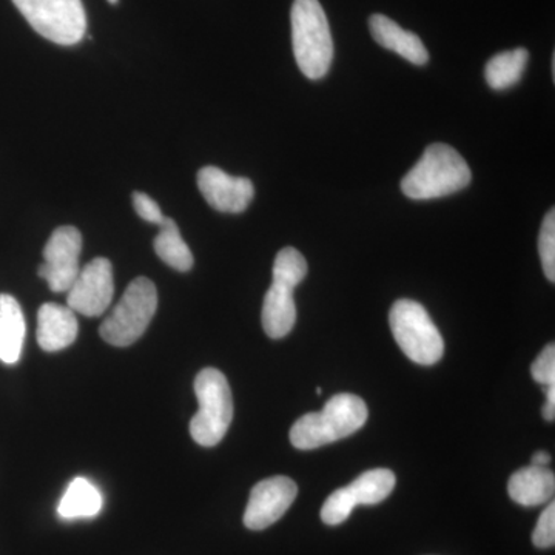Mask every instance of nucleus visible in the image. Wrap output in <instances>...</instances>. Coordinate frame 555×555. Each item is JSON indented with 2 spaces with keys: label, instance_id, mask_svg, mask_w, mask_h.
<instances>
[{
  "label": "nucleus",
  "instance_id": "nucleus-1",
  "mask_svg": "<svg viewBox=\"0 0 555 555\" xmlns=\"http://www.w3.org/2000/svg\"><path fill=\"white\" fill-rule=\"evenodd\" d=\"M366 422V403L352 393H338L323 411L297 420L291 429V441L295 448L310 451L353 436Z\"/></svg>",
  "mask_w": 555,
  "mask_h": 555
},
{
  "label": "nucleus",
  "instance_id": "nucleus-2",
  "mask_svg": "<svg viewBox=\"0 0 555 555\" xmlns=\"http://www.w3.org/2000/svg\"><path fill=\"white\" fill-rule=\"evenodd\" d=\"M470 179L473 173L469 166L455 149L447 144H433L403 178L401 190L411 199H437L466 189Z\"/></svg>",
  "mask_w": 555,
  "mask_h": 555
},
{
  "label": "nucleus",
  "instance_id": "nucleus-3",
  "mask_svg": "<svg viewBox=\"0 0 555 555\" xmlns=\"http://www.w3.org/2000/svg\"><path fill=\"white\" fill-rule=\"evenodd\" d=\"M295 60L306 78L327 75L334 60V40L326 13L318 0H295L291 13Z\"/></svg>",
  "mask_w": 555,
  "mask_h": 555
},
{
  "label": "nucleus",
  "instance_id": "nucleus-4",
  "mask_svg": "<svg viewBox=\"0 0 555 555\" xmlns=\"http://www.w3.org/2000/svg\"><path fill=\"white\" fill-rule=\"evenodd\" d=\"M308 275L306 258L294 247H286L276 255L273 280L264 305L262 327L270 338L280 339L291 334L297 321L294 288Z\"/></svg>",
  "mask_w": 555,
  "mask_h": 555
},
{
  "label": "nucleus",
  "instance_id": "nucleus-5",
  "mask_svg": "<svg viewBox=\"0 0 555 555\" xmlns=\"http://www.w3.org/2000/svg\"><path fill=\"white\" fill-rule=\"evenodd\" d=\"M199 409L190 422L193 440L204 448L221 443L233 418V398L228 378L214 367L203 369L195 379Z\"/></svg>",
  "mask_w": 555,
  "mask_h": 555
},
{
  "label": "nucleus",
  "instance_id": "nucleus-6",
  "mask_svg": "<svg viewBox=\"0 0 555 555\" xmlns=\"http://www.w3.org/2000/svg\"><path fill=\"white\" fill-rule=\"evenodd\" d=\"M158 309V292L149 278H137L124 292L122 298L100 327V335L108 345L127 347L137 343L147 331Z\"/></svg>",
  "mask_w": 555,
  "mask_h": 555
},
{
  "label": "nucleus",
  "instance_id": "nucleus-7",
  "mask_svg": "<svg viewBox=\"0 0 555 555\" xmlns=\"http://www.w3.org/2000/svg\"><path fill=\"white\" fill-rule=\"evenodd\" d=\"M390 328L397 345L409 360L433 366L444 353V341L433 318L420 302L398 299L389 313Z\"/></svg>",
  "mask_w": 555,
  "mask_h": 555
},
{
  "label": "nucleus",
  "instance_id": "nucleus-8",
  "mask_svg": "<svg viewBox=\"0 0 555 555\" xmlns=\"http://www.w3.org/2000/svg\"><path fill=\"white\" fill-rule=\"evenodd\" d=\"M33 30L57 46H76L87 33L82 0H13Z\"/></svg>",
  "mask_w": 555,
  "mask_h": 555
},
{
  "label": "nucleus",
  "instance_id": "nucleus-9",
  "mask_svg": "<svg viewBox=\"0 0 555 555\" xmlns=\"http://www.w3.org/2000/svg\"><path fill=\"white\" fill-rule=\"evenodd\" d=\"M396 474L389 469H371L361 474L346 488L327 496L321 507V520L328 526L345 524L358 505H378L396 488Z\"/></svg>",
  "mask_w": 555,
  "mask_h": 555
},
{
  "label": "nucleus",
  "instance_id": "nucleus-10",
  "mask_svg": "<svg viewBox=\"0 0 555 555\" xmlns=\"http://www.w3.org/2000/svg\"><path fill=\"white\" fill-rule=\"evenodd\" d=\"M82 250V235L76 228L64 225L51 233L43 248V264L38 275L49 283L50 291L67 294L79 275V257Z\"/></svg>",
  "mask_w": 555,
  "mask_h": 555
},
{
  "label": "nucleus",
  "instance_id": "nucleus-11",
  "mask_svg": "<svg viewBox=\"0 0 555 555\" xmlns=\"http://www.w3.org/2000/svg\"><path fill=\"white\" fill-rule=\"evenodd\" d=\"M115 295L113 266L107 258H94L79 270L67 292V306L83 317H101L109 308Z\"/></svg>",
  "mask_w": 555,
  "mask_h": 555
},
{
  "label": "nucleus",
  "instance_id": "nucleus-12",
  "mask_svg": "<svg viewBox=\"0 0 555 555\" xmlns=\"http://www.w3.org/2000/svg\"><path fill=\"white\" fill-rule=\"evenodd\" d=\"M298 495V486L292 478L278 476L259 481L250 492L244 525L251 531H262L276 524Z\"/></svg>",
  "mask_w": 555,
  "mask_h": 555
},
{
  "label": "nucleus",
  "instance_id": "nucleus-13",
  "mask_svg": "<svg viewBox=\"0 0 555 555\" xmlns=\"http://www.w3.org/2000/svg\"><path fill=\"white\" fill-rule=\"evenodd\" d=\"M198 189L208 206L222 214H243L255 196L250 179L232 177L214 166L198 171Z\"/></svg>",
  "mask_w": 555,
  "mask_h": 555
},
{
  "label": "nucleus",
  "instance_id": "nucleus-14",
  "mask_svg": "<svg viewBox=\"0 0 555 555\" xmlns=\"http://www.w3.org/2000/svg\"><path fill=\"white\" fill-rule=\"evenodd\" d=\"M79 323L68 306L46 302L38 312V343L46 352L67 349L76 341Z\"/></svg>",
  "mask_w": 555,
  "mask_h": 555
},
{
  "label": "nucleus",
  "instance_id": "nucleus-15",
  "mask_svg": "<svg viewBox=\"0 0 555 555\" xmlns=\"http://www.w3.org/2000/svg\"><path fill=\"white\" fill-rule=\"evenodd\" d=\"M372 38L383 49L393 51L414 65H425L429 61L425 43L415 35L401 28L396 21L383 14H374L369 20Z\"/></svg>",
  "mask_w": 555,
  "mask_h": 555
},
{
  "label": "nucleus",
  "instance_id": "nucleus-16",
  "mask_svg": "<svg viewBox=\"0 0 555 555\" xmlns=\"http://www.w3.org/2000/svg\"><path fill=\"white\" fill-rule=\"evenodd\" d=\"M555 491L553 470L542 466L521 467L513 474L507 485L511 499L521 506H539L550 503Z\"/></svg>",
  "mask_w": 555,
  "mask_h": 555
},
{
  "label": "nucleus",
  "instance_id": "nucleus-17",
  "mask_svg": "<svg viewBox=\"0 0 555 555\" xmlns=\"http://www.w3.org/2000/svg\"><path fill=\"white\" fill-rule=\"evenodd\" d=\"M25 334L27 326L20 302L11 295H0V361L5 364L20 361Z\"/></svg>",
  "mask_w": 555,
  "mask_h": 555
},
{
  "label": "nucleus",
  "instance_id": "nucleus-18",
  "mask_svg": "<svg viewBox=\"0 0 555 555\" xmlns=\"http://www.w3.org/2000/svg\"><path fill=\"white\" fill-rule=\"evenodd\" d=\"M102 509V494L87 478L78 477L68 485L57 513L65 520L96 517Z\"/></svg>",
  "mask_w": 555,
  "mask_h": 555
},
{
  "label": "nucleus",
  "instance_id": "nucleus-19",
  "mask_svg": "<svg viewBox=\"0 0 555 555\" xmlns=\"http://www.w3.org/2000/svg\"><path fill=\"white\" fill-rule=\"evenodd\" d=\"M528 60L529 53L525 49L503 51V53L495 54L486 64V82L492 90L511 89V87L520 82Z\"/></svg>",
  "mask_w": 555,
  "mask_h": 555
},
{
  "label": "nucleus",
  "instance_id": "nucleus-20",
  "mask_svg": "<svg viewBox=\"0 0 555 555\" xmlns=\"http://www.w3.org/2000/svg\"><path fill=\"white\" fill-rule=\"evenodd\" d=\"M153 246H155L156 255L171 269L178 270V272H189L193 268L192 250L182 240L181 232L173 219L164 218Z\"/></svg>",
  "mask_w": 555,
  "mask_h": 555
},
{
  "label": "nucleus",
  "instance_id": "nucleus-21",
  "mask_svg": "<svg viewBox=\"0 0 555 555\" xmlns=\"http://www.w3.org/2000/svg\"><path fill=\"white\" fill-rule=\"evenodd\" d=\"M540 259L543 272L551 283L555 281V210L547 211L539 236Z\"/></svg>",
  "mask_w": 555,
  "mask_h": 555
},
{
  "label": "nucleus",
  "instance_id": "nucleus-22",
  "mask_svg": "<svg viewBox=\"0 0 555 555\" xmlns=\"http://www.w3.org/2000/svg\"><path fill=\"white\" fill-rule=\"evenodd\" d=\"M534 546L547 550L555 545V505L554 502L543 511L532 534Z\"/></svg>",
  "mask_w": 555,
  "mask_h": 555
},
{
  "label": "nucleus",
  "instance_id": "nucleus-23",
  "mask_svg": "<svg viewBox=\"0 0 555 555\" xmlns=\"http://www.w3.org/2000/svg\"><path fill=\"white\" fill-rule=\"evenodd\" d=\"M532 378L540 385H555V347L553 343L542 350L531 366Z\"/></svg>",
  "mask_w": 555,
  "mask_h": 555
},
{
  "label": "nucleus",
  "instance_id": "nucleus-24",
  "mask_svg": "<svg viewBox=\"0 0 555 555\" xmlns=\"http://www.w3.org/2000/svg\"><path fill=\"white\" fill-rule=\"evenodd\" d=\"M133 207L139 217L144 221L152 222V224L160 225L164 221V214L160 210L159 204L156 203L147 193L134 192L133 193Z\"/></svg>",
  "mask_w": 555,
  "mask_h": 555
},
{
  "label": "nucleus",
  "instance_id": "nucleus-25",
  "mask_svg": "<svg viewBox=\"0 0 555 555\" xmlns=\"http://www.w3.org/2000/svg\"><path fill=\"white\" fill-rule=\"evenodd\" d=\"M551 463V455L545 451L535 452L532 456V465L546 467Z\"/></svg>",
  "mask_w": 555,
  "mask_h": 555
},
{
  "label": "nucleus",
  "instance_id": "nucleus-26",
  "mask_svg": "<svg viewBox=\"0 0 555 555\" xmlns=\"http://www.w3.org/2000/svg\"><path fill=\"white\" fill-rule=\"evenodd\" d=\"M543 416H545L546 422H554L555 418V404L547 403L543 406Z\"/></svg>",
  "mask_w": 555,
  "mask_h": 555
},
{
  "label": "nucleus",
  "instance_id": "nucleus-27",
  "mask_svg": "<svg viewBox=\"0 0 555 555\" xmlns=\"http://www.w3.org/2000/svg\"><path fill=\"white\" fill-rule=\"evenodd\" d=\"M107 2L109 3V5H118L119 0H107Z\"/></svg>",
  "mask_w": 555,
  "mask_h": 555
}]
</instances>
